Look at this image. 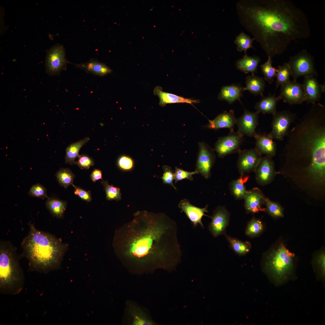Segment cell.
<instances>
[{"mask_svg": "<svg viewBox=\"0 0 325 325\" xmlns=\"http://www.w3.org/2000/svg\"><path fill=\"white\" fill-rule=\"evenodd\" d=\"M176 222L165 213L136 212L115 232L113 247L125 266L137 273L175 270L182 251Z\"/></svg>", "mask_w": 325, "mask_h": 325, "instance_id": "obj_1", "label": "cell"}, {"mask_svg": "<svg viewBox=\"0 0 325 325\" xmlns=\"http://www.w3.org/2000/svg\"><path fill=\"white\" fill-rule=\"evenodd\" d=\"M236 8L241 26L272 59L291 42L310 36L306 15L291 1L240 0Z\"/></svg>", "mask_w": 325, "mask_h": 325, "instance_id": "obj_2", "label": "cell"}, {"mask_svg": "<svg viewBox=\"0 0 325 325\" xmlns=\"http://www.w3.org/2000/svg\"><path fill=\"white\" fill-rule=\"evenodd\" d=\"M282 172L305 185L325 181V107L312 105L302 120L289 131Z\"/></svg>", "mask_w": 325, "mask_h": 325, "instance_id": "obj_3", "label": "cell"}, {"mask_svg": "<svg viewBox=\"0 0 325 325\" xmlns=\"http://www.w3.org/2000/svg\"><path fill=\"white\" fill-rule=\"evenodd\" d=\"M30 269L47 273L58 268L68 246L54 235L39 231L30 224L22 244Z\"/></svg>", "mask_w": 325, "mask_h": 325, "instance_id": "obj_4", "label": "cell"}, {"mask_svg": "<svg viewBox=\"0 0 325 325\" xmlns=\"http://www.w3.org/2000/svg\"><path fill=\"white\" fill-rule=\"evenodd\" d=\"M24 283L23 271L16 249L8 242L2 241L0 248V292L14 295L22 290Z\"/></svg>", "mask_w": 325, "mask_h": 325, "instance_id": "obj_5", "label": "cell"}, {"mask_svg": "<svg viewBox=\"0 0 325 325\" xmlns=\"http://www.w3.org/2000/svg\"><path fill=\"white\" fill-rule=\"evenodd\" d=\"M294 257V254L280 243L264 256L263 270L275 283H282L288 280L292 273Z\"/></svg>", "mask_w": 325, "mask_h": 325, "instance_id": "obj_6", "label": "cell"}, {"mask_svg": "<svg viewBox=\"0 0 325 325\" xmlns=\"http://www.w3.org/2000/svg\"><path fill=\"white\" fill-rule=\"evenodd\" d=\"M287 63L290 67L291 76L294 81H296L302 76H317L314 58L306 49H303L294 56H290Z\"/></svg>", "mask_w": 325, "mask_h": 325, "instance_id": "obj_7", "label": "cell"}, {"mask_svg": "<svg viewBox=\"0 0 325 325\" xmlns=\"http://www.w3.org/2000/svg\"><path fill=\"white\" fill-rule=\"evenodd\" d=\"M45 61L46 72L50 76L59 75L66 70L68 63L66 50L63 45L57 44L46 50Z\"/></svg>", "mask_w": 325, "mask_h": 325, "instance_id": "obj_8", "label": "cell"}, {"mask_svg": "<svg viewBox=\"0 0 325 325\" xmlns=\"http://www.w3.org/2000/svg\"><path fill=\"white\" fill-rule=\"evenodd\" d=\"M296 118L295 114L289 111H277L273 115L272 129L268 134L273 139L283 140L287 135L291 124Z\"/></svg>", "mask_w": 325, "mask_h": 325, "instance_id": "obj_9", "label": "cell"}, {"mask_svg": "<svg viewBox=\"0 0 325 325\" xmlns=\"http://www.w3.org/2000/svg\"><path fill=\"white\" fill-rule=\"evenodd\" d=\"M243 136L238 131H230L228 135L219 138L215 144L214 150L220 158L238 153L241 150L240 147L243 141Z\"/></svg>", "mask_w": 325, "mask_h": 325, "instance_id": "obj_10", "label": "cell"}, {"mask_svg": "<svg viewBox=\"0 0 325 325\" xmlns=\"http://www.w3.org/2000/svg\"><path fill=\"white\" fill-rule=\"evenodd\" d=\"M237 167L240 175L254 172L261 161L262 154L255 147L241 150L238 153Z\"/></svg>", "mask_w": 325, "mask_h": 325, "instance_id": "obj_11", "label": "cell"}, {"mask_svg": "<svg viewBox=\"0 0 325 325\" xmlns=\"http://www.w3.org/2000/svg\"><path fill=\"white\" fill-rule=\"evenodd\" d=\"M279 96L284 102L290 105L301 104L306 99L302 84L294 80L281 85Z\"/></svg>", "mask_w": 325, "mask_h": 325, "instance_id": "obj_12", "label": "cell"}, {"mask_svg": "<svg viewBox=\"0 0 325 325\" xmlns=\"http://www.w3.org/2000/svg\"><path fill=\"white\" fill-rule=\"evenodd\" d=\"M199 152L196 170L205 178H209L211 170L214 163L215 156L213 151L204 143L199 144Z\"/></svg>", "mask_w": 325, "mask_h": 325, "instance_id": "obj_13", "label": "cell"}, {"mask_svg": "<svg viewBox=\"0 0 325 325\" xmlns=\"http://www.w3.org/2000/svg\"><path fill=\"white\" fill-rule=\"evenodd\" d=\"M230 213L224 206H218L214 210L208 229L214 237L225 235L226 229L229 224Z\"/></svg>", "mask_w": 325, "mask_h": 325, "instance_id": "obj_14", "label": "cell"}, {"mask_svg": "<svg viewBox=\"0 0 325 325\" xmlns=\"http://www.w3.org/2000/svg\"><path fill=\"white\" fill-rule=\"evenodd\" d=\"M316 76L313 75L304 76L302 84L306 97V101L312 104L320 101L322 93L325 91L324 84H320Z\"/></svg>", "mask_w": 325, "mask_h": 325, "instance_id": "obj_15", "label": "cell"}, {"mask_svg": "<svg viewBox=\"0 0 325 325\" xmlns=\"http://www.w3.org/2000/svg\"><path fill=\"white\" fill-rule=\"evenodd\" d=\"M259 113L245 110L243 114L237 119L236 124L238 131L243 136L254 137L257 134L255 129L258 124Z\"/></svg>", "mask_w": 325, "mask_h": 325, "instance_id": "obj_16", "label": "cell"}, {"mask_svg": "<svg viewBox=\"0 0 325 325\" xmlns=\"http://www.w3.org/2000/svg\"><path fill=\"white\" fill-rule=\"evenodd\" d=\"M178 207L181 212L185 213L194 227L199 224L202 228H204L202 220L203 216L209 217L205 214L208 212V205L203 208H200L192 204L189 200L185 199L180 201Z\"/></svg>", "mask_w": 325, "mask_h": 325, "instance_id": "obj_17", "label": "cell"}, {"mask_svg": "<svg viewBox=\"0 0 325 325\" xmlns=\"http://www.w3.org/2000/svg\"><path fill=\"white\" fill-rule=\"evenodd\" d=\"M254 172L258 184L263 186L270 183L275 174L274 164L271 157L266 156L262 157Z\"/></svg>", "mask_w": 325, "mask_h": 325, "instance_id": "obj_18", "label": "cell"}, {"mask_svg": "<svg viewBox=\"0 0 325 325\" xmlns=\"http://www.w3.org/2000/svg\"><path fill=\"white\" fill-rule=\"evenodd\" d=\"M265 198L257 188L247 190L243 199L244 207L246 212L256 213L266 211V208L262 207L263 205L265 204Z\"/></svg>", "mask_w": 325, "mask_h": 325, "instance_id": "obj_19", "label": "cell"}, {"mask_svg": "<svg viewBox=\"0 0 325 325\" xmlns=\"http://www.w3.org/2000/svg\"><path fill=\"white\" fill-rule=\"evenodd\" d=\"M74 64L76 67L88 73L100 76H105L113 72L112 70L105 63L93 58H91L87 62Z\"/></svg>", "mask_w": 325, "mask_h": 325, "instance_id": "obj_20", "label": "cell"}, {"mask_svg": "<svg viewBox=\"0 0 325 325\" xmlns=\"http://www.w3.org/2000/svg\"><path fill=\"white\" fill-rule=\"evenodd\" d=\"M237 118L234 115V111L231 110L229 112L224 111L214 119L209 120L207 125L208 128L216 130L222 128H228L230 131L234 130Z\"/></svg>", "mask_w": 325, "mask_h": 325, "instance_id": "obj_21", "label": "cell"}, {"mask_svg": "<svg viewBox=\"0 0 325 325\" xmlns=\"http://www.w3.org/2000/svg\"><path fill=\"white\" fill-rule=\"evenodd\" d=\"M254 138L255 140V148L262 154L272 157L275 154L277 146L273 139L268 134H258Z\"/></svg>", "mask_w": 325, "mask_h": 325, "instance_id": "obj_22", "label": "cell"}, {"mask_svg": "<svg viewBox=\"0 0 325 325\" xmlns=\"http://www.w3.org/2000/svg\"><path fill=\"white\" fill-rule=\"evenodd\" d=\"M154 94L159 97L160 101L159 104L164 106L168 104L175 103H187L192 104L194 103H198L199 101L197 100H192L171 93L162 91L161 87L157 86L155 88Z\"/></svg>", "mask_w": 325, "mask_h": 325, "instance_id": "obj_23", "label": "cell"}, {"mask_svg": "<svg viewBox=\"0 0 325 325\" xmlns=\"http://www.w3.org/2000/svg\"><path fill=\"white\" fill-rule=\"evenodd\" d=\"M281 100L279 96L269 94L267 97L262 96L261 99L256 103L255 107L256 111L263 114H271L273 115L277 111V103Z\"/></svg>", "mask_w": 325, "mask_h": 325, "instance_id": "obj_24", "label": "cell"}, {"mask_svg": "<svg viewBox=\"0 0 325 325\" xmlns=\"http://www.w3.org/2000/svg\"><path fill=\"white\" fill-rule=\"evenodd\" d=\"M243 88L237 85H231L222 87L218 98L232 104L237 100L241 102L240 98L243 96Z\"/></svg>", "mask_w": 325, "mask_h": 325, "instance_id": "obj_25", "label": "cell"}, {"mask_svg": "<svg viewBox=\"0 0 325 325\" xmlns=\"http://www.w3.org/2000/svg\"><path fill=\"white\" fill-rule=\"evenodd\" d=\"M128 311L132 319V325H153L156 323L147 315L139 307L132 303H129Z\"/></svg>", "mask_w": 325, "mask_h": 325, "instance_id": "obj_26", "label": "cell"}, {"mask_svg": "<svg viewBox=\"0 0 325 325\" xmlns=\"http://www.w3.org/2000/svg\"><path fill=\"white\" fill-rule=\"evenodd\" d=\"M249 176L246 174L240 175V177L231 181L229 184V189L231 195L236 200L243 199L247 190L245 185Z\"/></svg>", "mask_w": 325, "mask_h": 325, "instance_id": "obj_27", "label": "cell"}, {"mask_svg": "<svg viewBox=\"0 0 325 325\" xmlns=\"http://www.w3.org/2000/svg\"><path fill=\"white\" fill-rule=\"evenodd\" d=\"M261 61L260 58L258 56H249L246 54L236 62V66L238 69L245 73H251L254 74L257 72V67Z\"/></svg>", "mask_w": 325, "mask_h": 325, "instance_id": "obj_28", "label": "cell"}, {"mask_svg": "<svg viewBox=\"0 0 325 325\" xmlns=\"http://www.w3.org/2000/svg\"><path fill=\"white\" fill-rule=\"evenodd\" d=\"M246 86L243 88V91L248 90L251 94L255 95L263 96V92L264 91L265 83L262 77L252 74L246 78Z\"/></svg>", "mask_w": 325, "mask_h": 325, "instance_id": "obj_29", "label": "cell"}, {"mask_svg": "<svg viewBox=\"0 0 325 325\" xmlns=\"http://www.w3.org/2000/svg\"><path fill=\"white\" fill-rule=\"evenodd\" d=\"M89 140L90 138L88 137H85L78 141L71 144L68 146L66 149L65 159V163L70 165L76 164L75 159L79 156V150Z\"/></svg>", "mask_w": 325, "mask_h": 325, "instance_id": "obj_30", "label": "cell"}, {"mask_svg": "<svg viewBox=\"0 0 325 325\" xmlns=\"http://www.w3.org/2000/svg\"><path fill=\"white\" fill-rule=\"evenodd\" d=\"M48 199L45 205L50 213L57 218L62 217L66 208L67 203L55 198Z\"/></svg>", "mask_w": 325, "mask_h": 325, "instance_id": "obj_31", "label": "cell"}, {"mask_svg": "<svg viewBox=\"0 0 325 325\" xmlns=\"http://www.w3.org/2000/svg\"><path fill=\"white\" fill-rule=\"evenodd\" d=\"M225 235L231 248L237 254L244 255L249 252L251 246L249 242H243L236 238Z\"/></svg>", "mask_w": 325, "mask_h": 325, "instance_id": "obj_32", "label": "cell"}, {"mask_svg": "<svg viewBox=\"0 0 325 325\" xmlns=\"http://www.w3.org/2000/svg\"><path fill=\"white\" fill-rule=\"evenodd\" d=\"M291 75L290 67L287 63L285 62L282 65L279 66L277 69L276 76V89L280 85H282L289 82Z\"/></svg>", "mask_w": 325, "mask_h": 325, "instance_id": "obj_33", "label": "cell"}, {"mask_svg": "<svg viewBox=\"0 0 325 325\" xmlns=\"http://www.w3.org/2000/svg\"><path fill=\"white\" fill-rule=\"evenodd\" d=\"M255 40L254 38L251 39L242 32L236 37L234 43L237 45V50L239 52L244 51L246 55L248 49L254 48L252 44Z\"/></svg>", "mask_w": 325, "mask_h": 325, "instance_id": "obj_34", "label": "cell"}, {"mask_svg": "<svg viewBox=\"0 0 325 325\" xmlns=\"http://www.w3.org/2000/svg\"><path fill=\"white\" fill-rule=\"evenodd\" d=\"M263 230L264 226L262 221L253 217L248 222L245 233L247 236L252 238L258 236Z\"/></svg>", "mask_w": 325, "mask_h": 325, "instance_id": "obj_35", "label": "cell"}, {"mask_svg": "<svg viewBox=\"0 0 325 325\" xmlns=\"http://www.w3.org/2000/svg\"><path fill=\"white\" fill-rule=\"evenodd\" d=\"M59 184L65 188L73 185L75 175L72 171L67 168L60 169L56 174Z\"/></svg>", "mask_w": 325, "mask_h": 325, "instance_id": "obj_36", "label": "cell"}, {"mask_svg": "<svg viewBox=\"0 0 325 325\" xmlns=\"http://www.w3.org/2000/svg\"><path fill=\"white\" fill-rule=\"evenodd\" d=\"M267 60L260 66L264 76V79L270 84L272 83L274 78L276 76L277 69L272 66V59L268 57Z\"/></svg>", "mask_w": 325, "mask_h": 325, "instance_id": "obj_37", "label": "cell"}, {"mask_svg": "<svg viewBox=\"0 0 325 325\" xmlns=\"http://www.w3.org/2000/svg\"><path fill=\"white\" fill-rule=\"evenodd\" d=\"M265 205L266 206V211L273 217L278 218L283 216L282 209L277 203L265 198Z\"/></svg>", "mask_w": 325, "mask_h": 325, "instance_id": "obj_38", "label": "cell"}, {"mask_svg": "<svg viewBox=\"0 0 325 325\" xmlns=\"http://www.w3.org/2000/svg\"><path fill=\"white\" fill-rule=\"evenodd\" d=\"M101 183L104 186L108 200H118L121 199V195L119 188L109 185L107 181H103Z\"/></svg>", "mask_w": 325, "mask_h": 325, "instance_id": "obj_39", "label": "cell"}, {"mask_svg": "<svg viewBox=\"0 0 325 325\" xmlns=\"http://www.w3.org/2000/svg\"><path fill=\"white\" fill-rule=\"evenodd\" d=\"M199 173L196 170L193 172H189L175 167L174 172L175 183L184 179L192 181L193 179V175Z\"/></svg>", "mask_w": 325, "mask_h": 325, "instance_id": "obj_40", "label": "cell"}, {"mask_svg": "<svg viewBox=\"0 0 325 325\" xmlns=\"http://www.w3.org/2000/svg\"><path fill=\"white\" fill-rule=\"evenodd\" d=\"M28 194L31 196L41 199L48 198L46 188L39 184H36L32 186L28 192Z\"/></svg>", "mask_w": 325, "mask_h": 325, "instance_id": "obj_41", "label": "cell"}, {"mask_svg": "<svg viewBox=\"0 0 325 325\" xmlns=\"http://www.w3.org/2000/svg\"><path fill=\"white\" fill-rule=\"evenodd\" d=\"M163 169L164 173L161 178L163 183L170 185L176 190V188L173 184V181L174 180V173L171 168L168 166H163Z\"/></svg>", "mask_w": 325, "mask_h": 325, "instance_id": "obj_42", "label": "cell"}, {"mask_svg": "<svg viewBox=\"0 0 325 325\" xmlns=\"http://www.w3.org/2000/svg\"><path fill=\"white\" fill-rule=\"evenodd\" d=\"M76 164L82 169H88L94 164L93 159L88 156L83 154L79 155Z\"/></svg>", "mask_w": 325, "mask_h": 325, "instance_id": "obj_43", "label": "cell"}, {"mask_svg": "<svg viewBox=\"0 0 325 325\" xmlns=\"http://www.w3.org/2000/svg\"><path fill=\"white\" fill-rule=\"evenodd\" d=\"M133 162L130 157L122 156L120 157L118 161V165L119 168L124 170H129L133 166Z\"/></svg>", "mask_w": 325, "mask_h": 325, "instance_id": "obj_44", "label": "cell"}, {"mask_svg": "<svg viewBox=\"0 0 325 325\" xmlns=\"http://www.w3.org/2000/svg\"><path fill=\"white\" fill-rule=\"evenodd\" d=\"M325 253L323 252L318 255L315 260V263L320 274L323 278L325 276Z\"/></svg>", "mask_w": 325, "mask_h": 325, "instance_id": "obj_45", "label": "cell"}, {"mask_svg": "<svg viewBox=\"0 0 325 325\" xmlns=\"http://www.w3.org/2000/svg\"><path fill=\"white\" fill-rule=\"evenodd\" d=\"M75 190L74 194L78 196L82 200L88 202H90L91 200V197L90 192L89 191H86L82 188L73 185Z\"/></svg>", "mask_w": 325, "mask_h": 325, "instance_id": "obj_46", "label": "cell"}, {"mask_svg": "<svg viewBox=\"0 0 325 325\" xmlns=\"http://www.w3.org/2000/svg\"><path fill=\"white\" fill-rule=\"evenodd\" d=\"M102 176L101 171L99 169H95L91 172L90 177L92 181L95 182L99 179H102Z\"/></svg>", "mask_w": 325, "mask_h": 325, "instance_id": "obj_47", "label": "cell"}]
</instances>
